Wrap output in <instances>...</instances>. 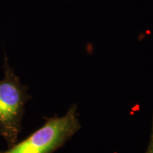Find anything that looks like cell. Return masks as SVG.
<instances>
[{
	"mask_svg": "<svg viewBox=\"0 0 153 153\" xmlns=\"http://www.w3.org/2000/svg\"><path fill=\"white\" fill-rule=\"evenodd\" d=\"M75 105L62 116L48 118L42 127L22 142L0 153H53L80 129Z\"/></svg>",
	"mask_w": 153,
	"mask_h": 153,
	"instance_id": "obj_1",
	"label": "cell"
},
{
	"mask_svg": "<svg viewBox=\"0 0 153 153\" xmlns=\"http://www.w3.org/2000/svg\"><path fill=\"white\" fill-rule=\"evenodd\" d=\"M4 70V76L0 80V135L10 148L17 143L28 94L9 66L7 56Z\"/></svg>",
	"mask_w": 153,
	"mask_h": 153,
	"instance_id": "obj_2",
	"label": "cell"
},
{
	"mask_svg": "<svg viewBox=\"0 0 153 153\" xmlns=\"http://www.w3.org/2000/svg\"><path fill=\"white\" fill-rule=\"evenodd\" d=\"M147 153H153V143H150V146H149L148 150Z\"/></svg>",
	"mask_w": 153,
	"mask_h": 153,
	"instance_id": "obj_3",
	"label": "cell"
},
{
	"mask_svg": "<svg viewBox=\"0 0 153 153\" xmlns=\"http://www.w3.org/2000/svg\"><path fill=\"white\" fill-rule=\"evenodd\" d=\"M150 143H153V123H152V135H151V139Z\"/></svg>",
	"mask_w": 153,
	"mask_h": 153,
	"instance_id": "obj_4",
	"label": "cell"
}]
</instances>
